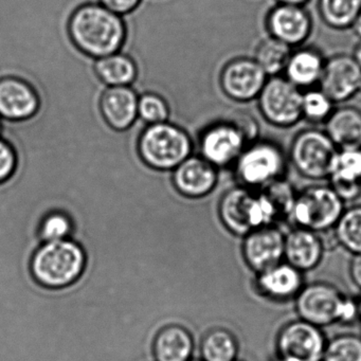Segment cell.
<instances>
[{"instance_id":"1","label":"cell","mask_w":361,"mask_h":361,"mask_svg":"<svg viewBox=\"0 0 361 361\" xmlns=\"http://www.w3.org/2000/svg\"><path fill=\"white\" fill-rule=\"evenodd\" d=\"M67 30L75 47L94 60L121 51L126 37L123 18L98 1L79 6L69 18Z\"/></svg>"},{"instance_id":"2","label":"cell","mask_w":361,"mask_h":361,"mask_svg":"<svg viewBox=\"0 0 361 361\" xmlns=\"http://www.w3.org/2000/svg\"><path fill=\"white\" fill-rule=\"evenodd\" d=\"M217 210L224 228L232 235L242 238L255 230L278 226L282 221L264 190L255 191L240 185L223 194Z\"/></svg>"},{"instance_id":"3","label":"cell","mask_w":361,"mask_h":361,"mask_svg":"<svg viewBox=\"0 0 361 361\" xmlns=\"http://www.w3.org/2000/svg\"><path fill=\"white\" fill-rule=\"evenodd\" d=\"M85 251L71 238L46 242L33 253L30 270L45 288L61 289L79 280L86 268Z\"/></svg>"},{"instance_id":"4","label":"cell","mask_w":361,"mask_h":361,"mask_svg":"<svg viewBox=\"0 0 361 361\" xmlns=\"http://www.w3.org/2000/svg\"><path fill=\"white\" fill-rule=\"evenodd\" d=\"M257 126L250 117H235L208 124L198 135L200 157L217 169L233 166L249 143L255 140Z\"/></svg>"},{"instance_id":"5","label":"cell","mask_w":361,"mask_h":361,"mask_svg":"<svg viewBox=\"0 0 361 361\" xmlns=\"http://www.w3.org/2000/svg\"><path fill=\"white\" fill-rule=\"evenodd\" d=\"M137 147L141 159L149 168L173 171L192 155L194 145L187 132L166 121L145 126Z\"/></svg>"},{"instance_id":"6","label":"cell","mask_w":361,"mask_h":361,"mask_svg":"<svg viewBox=\"0 0 361 361\" xmlns=\"http://www.w3.org/2000/svg\"><path fill=\"white\" fill-rule=\"evenodd\" d=\"M238 185L262 191L284 179L287 158L276 143L255 140L247 145L233 166Z\"/></svg>"},{"instance_id":"7","label":"cell","mask_w":361,"mask_h":361,"mask_svg":"<svg viewBox=\"0 0 361 361\" xmlns=\"http://www.w3.org/2000/svg\"><path fill=\"white\" fill-rule=\"evenodd\" d=\"M344 210L345 204L331 185H308L298 192L289 221L295 227L326 233L335 228Z\"/></svg>"},{"instance_id":"8","label":"cell","mask_w":361,"mask_h":361,"mask_svg":"<svg viewBox=\"0 0 361 361\" xmlns=\"http://www.w3.org/2000/svg\"><path fill=\"white\" fill-rule=\"evenodd\" d=\"M338 147L325 132L306 130L290 145L289 160L295 170L310 180H329Z\"/></svg>"},{"instance_id":"9","label":"cell","mask_w":361,"mask_h":361,"mask_svg":"<svg viewBox=\"0 0 361 361\" xmlns=\"http://www.w3.org/2000/svg\"><path fill=\"white\" fill-rule=\"evenodd\" d=\"M346 297L331 283L305 284L295 299V312L301 320L321 329L339 324Z\"/></svg>"},{"instance_id":"10","label":"cell","mask_w":361,"mask_h":361,"mask_svg":"<svg viewBox=\"0 0 361 361\" xmlns=\"http://www.w3.org/2000/svg\"><path fill=\"white\" fill-rule=\"evenodd\" d=\"M302 94L288 80L272 77L257 97L259 111L272 126L290 128L302 118Z\"/></svg>"},{"instance_id":"11","label":"cell","mask_w":361,"mask_h":361,"mask_svg":"<svg viewBox=\"0 0 361 361\" xmlns=\"http://www.w3.org/2000/svg\"><path fill=\"white\" fill-rule=\"evenodd\" d=\"M326 342L321 327L298 319L279 329L276 355L297 361H322Z\"/></svg>"},{"instance_id":"12","label":"cell","mask_w":361,"mask_h":361,"mask_svg":"<svg viewBox=\"0 0 361 361\" xmlns=\"http://www.w3.org/2000/svg\"><path fill=\"white\" fill-rule=\"evenodd\" d=\"M268 75L252 59H235L225 65L219 85L225 96L236 102L257 99L267 82Z\"/></svg>"},{"instance_id":"13","label":"cell","mask_w":361,"mask_h":361,"mask_svg":"<svg viewBox=\"0 0 361 361\" xmlns=\"http://www.w3.org/2000/svg\"><path fill=\"white\" fill-rule=\"evenodd\" d=\"M285 233L278 226L255 230L243 238L242 257L249 269L259 274L284 261Z\"/></svg>"},{"instance_id":"14","label":"cell","mask_w":361,"mask_h":361,"mask_svg":"<svg viewBox=\"0 0 361 361\" xmlns=\"http://www.w3.org/2000/svg\"><path fill=\"white\" fill-rule=\"evenodd\" d=\"M37 90L25 80L14 75L0 77V119L20 122L31 119L39 109Z\"/></svg>"},{"instance_id":"15","label":"cell","mask_w":361,"mask_h":361,"mask_svg":"<svg viewBox=\"0 0 361 361\" xmlns=\"http://www.w3.org/2000/svg\"><path fill=\"white\" fill-rule=\"evenodd\" d=\"M175 189L188 198L200 200L210 195L219 183V169L200 156H190L173 170Z\"/></svg>"},{"instance_id":"16","label":"cell","mask_w":361,"mask_h":361,"mask_svg":"<svg viewBox=\"0 0 361 361\" xmlns=\"http://www.w3.org/2000/svg\"><path fill=\"white\" fill-rule=\"evenodd\" d=\"M361 68L354 58L337 56L325 62L321 77L320 90L333 102H343L359 90Z\"/></svg>"},{"instance_id":"17","label":"cell","mask_w":361,"mask_h":361,"mask_svg":"<svg viewBox=\"0 0 361 361\" xmlns=\"http://www.w3.org/2000/svg\"><path fill=\"white\" fill-rule=\"evenodd\" d=\"M304 285V274L281 262L278 265L255 274V289L261 297L272 302L293 301L299 295Z\"/></svg>"},{"instance_id":"18","label":"cell","mask_w":361,"mask_h":361,"mask_svg":"<svg viewBox=\"0 0 361 361\" xmlns=\"http://www.w3.org/2000/svg\"><path fill=\"white\" fill-rule=\"evenodd\" d=\"M325 249L326 245L317 232L295 227L285 233L284 261L303 274L322 263Z\"/></svg>"},{"instance_id":"19","label":"cell","mask_w":361,"mask_h":361,"mask_svg":"<svg viewBox=\"0 0 361 361\" xmlns=\"http://www.w3.org/2000/svg\"><path fill=\"white\" fill-rule=\"evenodd\" d=\"M267 29L271 37L291 47L310 37L312 18L303 7L279 5L267 16Z\"/></svg>"},{"instance_id":"20","label":"cell","mask_w":361,"mask_h":361,"mask_svg":"<svg viewBox=\"0 0 361 361\" xmlns=\"http://www.w3.org/2000/svg\"><path fill=\"white\" fill-rule=\"evenodd\" d=\"M139 94L132 86L106 87L100 99L103 119L113 130L123 132L136 123Z\"/></svg>"},{"instance_id":"21","label":"cell","mask_w":361,"mask_h":361,"mask_svg":"<svg viewBox=\"0 0 361 361\" xmlns=\"http://www.w3.org/2000/svg\"><path fill=\"white\" fill-rule=\"evenodd\" d=\"M194 348L191 331L180 324H169L158 331L153 342L157 361H189Z\"/></svg>"},{"instance_id":"22","label":"cell","mask_w":361,"mask_h":361,"mask_svg":"<svg viewBox=\"0 0 361 361\" xmlns=\"http://www.w3.org/2000/svg\"><path fill=\"white\" fill-rule=\"evenodd\" d=\"M326 133L338 149H361V111L336 109L326 120Z\"/></svg>"},{"instance_id":"23","label":"cell","mask_w":361,"mask_h":361,"mask_svg":"<svg viewBox=\"0 0 361 361\" xmlns=\"http://www.w3.org/2000/svg\"><path fill=\"white\" fill-rule=\"evenodd\" d=\"M325 62L314 49H302L291 54L285 73L295 87H310L320 82Z\"/></svg>"},{"instance_id":"24","label":"cell","mask_w":361,"mask_h":361,"mask_svg":"<svg viewBox=\"0 0 361 361\" xmlns=\"http://www.w3.org/2000/svg\"><path fill=\"white\" fill-rule=\"evenodd\" d=\"M94 68L97 77L106 87L132 86L136 81V64L121 51L94 61Z\"/></svg>"},{"instance_id":"25","label":"cell","mask_w":361,"mask_h":361,"mask_svg":"<svg viewBox=\"0 0 361 361\" xmlns=\"http://www.w3.org/2000/svg\"><path fill=\"white\" fill-rule=\"evenodd\" d=\"M202 361H235L238 342L234 334L224 327L209 329L200 341Z\"/></svg>"},{"instance_id":"26","label":"cell","mask_w":361,"mask_h":361,"mask_svg":"<svg viewBox=\"0 0 361 361\" xmlns=\"http://www.w3.org/2000/svg\"><path fill=\"white\" fill-rule=\"evenodd\" d=\"M333 231L336 244L352 255H361V204L345 208Z\"/></svg>"},{"instance_id":"27","label":"cell","mask_w":361,"mask_h":361,"mask_svg":"<svg viewBox=\"0 0 361 361\" xmlns=\"http://www.w3.org/2000/svg\"><path fill=\"white\" fill-rule=\"evenodd\" d=\"M319 12L327 26L341 30L354 25L361 12V0H319Z\"/></svg>"},{"instance_id":"28","label":"cell","mask_w":361,"mask_h":361,"mask_svg":"<svg viewBox=\"0 0 361 361\" xmlns=\"http://www.w3.org/2000/svg\"><path fill=\"white\" fill-rule=\"evenodd\" d=\"M290 56V46L269 37L259 44L255 60L266 75L276 77L285 71Z\"/></svg>"},{"instance_id":"29","label":"cell","mask_w":361,"mask_h":361,"mask_svg":"<svg viewBox=\"0 0 361 361\" xmlns=\"http://www.w3.org/2000/svg\"><path fill=\"white\" fill-rule=\"evenodd\" d=\"M329 181L361 185V149H338Z\"/></svg>"},{"instance_id":"30","label":"cell","mask_w":361,"mask_h":361,"mask_svg":"<svg viewBox=\"0 0 361 361\" xmlns=\"http://www.w3.org/2000/svg\"><path fill=\"white\" fill-rule=\"evenodd\" d=\"M322 361H361V337L341 334L327 340Z\"/></svg>"},{"instance_id":"31","label":"cell","mask_w":361,"mask_h":361,"mask_svg":"<svg viewBox=\"0 0 361 361\" xmlns=\"http://www.w3.org/2000/svg\"><path fill=\"white\" fill-rule=\"evenodd\" d=\"M170 117L168 103L160 94L155 92H145L139 96L138 118L147 124L166 122Z\"/></svg>"},{"instance_id":"32","label":"cell","mask_w":361,"mask_h":361,"mask_svg":"<svg viewBox=\"0 0 361 361\" xmlns=\"http://www.w3.org/2000/svg\"><path fill=\"white\" fill-rule=\"evenodd\" d=\"M333 103L322 90H308L302 94V117L312 122L326 121L334 111Z\"/></svg>"},{"instance_id":"33","label":"cell","mask_w":361,"mask_h":361,"mask_svg":"<svg viewBox=\"0 0 361 361\" xmlns=\"http://www.w3.org/2000/svg\"><path fill=\"white\" fill-rule=\"evenodd\" d=\"M73 226L71 217L64 212L48 214L41 224L39 236L44 243L69 238L73 233Z\"/></svg>"},{"instance_id":"34","label":"cell","mask_w":361,"mask_h":361,"mask_svg":"<svg viewBox=\"0 0 361 361\" xmlns=\"http://www.w3.org/2000/svg\"><path fill=\"white\" fill-rule=\"evenodd\" d=\"M18 166V155L13 145L0 136V183L13 176Z\"/></svg>"},{"instance_id":"35","label":"cell","mask_w":361,"mask_h":361,"mask_svg":"<svg viewBox=\"0 0 361 361\" xmlns=\"http://www.w3.org/2000/svg\"><path fill=\"white\" fill-rule=\"evenodd\" d=\"M100 5L120 16L130 14L140 5L141 0H97Z\"/></svg>"},{"instance_id":"36","label":"cell","mask_w":361,"mask_h":361,"mask_svg":"<svg viewBox=\"0 0 361 361\" xmlns=\"http://www.w3.org/2000/svg\"><path fill=\"white\" fill-rule=\"evenodd\" d=\"M348 274L353 284L361 290V255H353L348 266Z\"/></svg>"},{"instance_id":"37","label":"cell","mask_w":361,"mask_h":361,"mask_svg":"<svg viewBox=\"0 0 361 361\" xmlns=\"http://www.w3.org/2000/svg\"><path fill=\"white\" fill-rule=\"evenodd\" d=\"M280 5L295 6V7H303L308 0H278Z\"/></svg>"},{"instance_id":"38","label":"cell","mask_w":361,"mask_h":361,"mask_svg":"<svg viewBox=\"0 0 361 361\" xmlns=\"http://www.w3.org/2000/svg\"><path fill=\"white\" fill-rule=\"evenodd\" d=\"M353 28H354L355 32H356L359 37H361V12L360 14H359L358 18H357V20H355L354 25H353Z\"/></svg>"},{"instance_id":"39","label":"cell","mask_w":361,"mask_h":361,"mask_svg":"<svg viewBox=\"0 0 361 361\" xmlns=\"http://www.w3.org/2000/svg\"><path fill=\"white\" fill-rule=\"evenodd\" d=\"M354 59L356 60V62L358 63V65L361 68V43L359 44L358 47L356 48Z\"/></svg>"},{"instance_id":"40","label":"cell","mask_w":361,"mask_h":361,"mask_svg":"<svg viewBox=\"0 0 361 361\" xmlns=\"http://www.w3.org/2000/svg\"><path fill=\"white\" fill-rule=\"evenodd\" d=\"M274 361H297L295 359L285 358V357L274 356Z\"/></svg>"},{"instance_id":"41","label":"cell","mask_w":361,"mask_h":361,"mask_svg":"<svg viewBox=\"0 0 361 361\" xmlns=\"http://www.w3.org/2000/svg\"><path fill=\"white\" fill-rule=\"evenodd\" d=\"M357 306H358L359 318L361 320V295L358 298H356Z\"/></svg>"},{"instance_id":"42","label":"cell","mask_w":361,"mask_h":361,"mask_svg":"<svg viewBox=\"0 0 361 361\" xmlns=\"http://www.w3.org/2000/svg\"><path fill=\"white\" fill-rule=\"evenodd\" d=\"M1 132H3V120L0 119V135H1Z\"/></svg>"},{"instance_id":"43","label":"cell","mask_w":361,"mask_h":361,"mask_svg":"<svg viewBox=\"0 0 361 361\" xmlns=\"http://www.w3.org/2000/svg\"><path fill=\"white\" fill-rule=\"evenodd\" d=\"M358 92H361V80H360V84H359V90Z\"/></svg>"},{"instance_id":"44","label":"cell","mask_w":361,"mask_h":361,"mask_svg":"<svg viewBox=\"0 0 361 361\" xmlns=\"http://www.w3.org/2000/svg\"><path fill=\"white\" fill-rule=\"evenodd\" d=\"M191 361H200V360H191Z\"/></svg>"},{"instance_id":"45","label":"cell","mask_w":361,"mask_h":361,"mask_svg":"<svg viewBox=\"0 0 361 361\" xmlns=\"http://www.w3.org/2000/svg\"><path fill=\"white\" fill-rule=\"evenodd\" d=\"M235 361H240V360H238V359H236V360H235Z\"/></svg>"},{"instance_id":"46","label":"cell","mask_w":361,"mask_h":361,"mask_svg":"<svg viewBox=\"0 0 361 361\" xmlns=\"http://www.w3.org/2000/svg\"><path fill=\"white\" fill-rule=\"evenodd\" d=\"M360 337H361V331H360Z\"/></svg>"}]
</instances>
